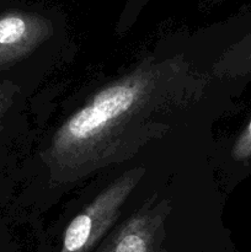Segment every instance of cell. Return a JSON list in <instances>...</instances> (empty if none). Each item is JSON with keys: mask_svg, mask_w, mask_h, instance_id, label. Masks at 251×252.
I'll return each instance as SVG.
<instances>
[{"mask_svg": "<svg viewBox=\"0 0 251 252\" xmlns=\"http://www.w3.org/2000/svg\"><path fill=\"white\" fill-rule=\"evenodd\" d=\"M182 68L175 61H147L98 90L57 129L47 149L56 179H79L127 158L155 127V118L180 97Z\"/></svg>", "mask_w": 251, "mask_h": 252, "instance_id": "1", "label": "cell"}, {"mask_svg": "<svg viewBox=\"0 0 251 252\" xmlns=\"http://www.w3.org/2000/svg\"><path fill=\"white\" fill-rule=\"evenodd\" d=\"M143 174V169H133L102 189L69 223L59 252H88L94 248L117 220L121 207Z\"/></svg>", "mask_w": 251, "mask_h": 252, "instance_id": "2", "label": "cell"}, {"mask_svg": "<svg viewBox=\"0 0 251 252\" xmlns=\"http://www.w3.org/2000/svg\"><path fill=\"white\" fill-rule=\"evenodd\" d=\"M53 33V21L44 14L10 11L0 15V70L30 56Z\"/></svg>", "mask_w": 251, "mask_h": 252, "instance_id": "3", "label": "cell"}, {"mask_svg": "<svg viewBox=\"0 0 251 252\" xmlns=\"http://www.w3.org/2000/svg\"><path fill=\"white\" fill-rule=\"evenodd\" d=\"M165 217L162 204L143 207L108 239L100 252H152Z\"/></svg>", "mask_w": 251, "mask_h": 252, "instance_id": "4", "label": "cell"}, {"mask_svg": "<svg viewBox=\"0 0 251 252\" xmlns=\"http://www.w3.org/2000/svg\"><path fill=\"white\" fill-rule=\"evenodd\" d=\"M150 0H128L122 15H121V20L118 22V30L125 31V30L129 29L130 25L137 20L138 15L140 14L143 7Z\"/></svg>", "mask_w": 251, "mask_h": 252, "instance_id": "5", "label": "cell"}, {"mask_svg": "<svg viewBox=\"0 0 251 252\" xmlns=\"http://www.w3.org/2000/svg\"><path fill=\"white\" fill-rule=\"evenodd\" d=\"M17 91V88L10 83L0 84V117L9 110L11 106L14 95Z\"/></svg>", "mask_w": 251, "mask_h": 252, "instance_id": "6", "label": "cell"}, {"mask_svg": "<svg viewBox=\"0 0 251 252\" xmlns=\"http://www.w3.org/2000/svg\"><path fill=\"white\" fill-rule=\"evenodd\" d=\"M2 129V127H1V126H0V130H1Z\"/></svg>", "mask_w": 251, "mask_h": 252, "instance_id": "7", "label": "cell"}]
</instances>
